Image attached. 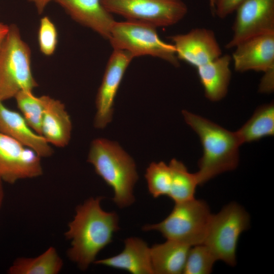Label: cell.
<instances>
[{
	"label": "cell",
	"instance_id": "6da1fadb",
	"mask_svg": "<svg viewBox=\"0 0 274 274\" xmlns=\"http://www.w3.org/2000/svg\"><path fill=\"white\" fill-rule=\"evenodd\" d=\"M103 198L91 197L77 206L64 233L66 239L71 241L67 257L82 270L94 263L99 252L112 242L114 233L120 229L117 213L102 209Z\"/></svg>",
	"mask_w": 274,
	"mask_h": 274
},
{
	"label": "cell",
	"instance_id": "7a4b0ae2",
	"mask_svg": "<svg viewBox=\"0 0 274 274\" xmlns=\"http://www.w3.org/2000/svg\"><path fill=\"white\" fill-rule=\"evenodd\" d=\"M182 114L186 123L198 136L202 155L195 173L199 185L217 176L234 170L239 163V149L242 145L236 132L187 110Z\"/></svg>",
	"mask_w": 274,
	"mask_h": 274
},
{
	"label": "cell",
	"instance_id": "3957f363",
	"mask_svg": "<svg viewBox=\"0 0 274 274\" xmlns=\"http://www.w3.org/2000/svg\"><path fill=\"white\" fill-rule=\"evenodd\" d=\"M87 161L113 189V200L119 208L127 207L134 202L133 187L139 178L135 164L118 143L104 138L94 139Z\"/></svg>",
	"mask_w": 274,
	"mask_h": 274
},
{
	"label": "cell",
	"instance_id": "277c9868",
	"mask_svg": "<svg viewBox=\"0 0 274 274\" xmlns=\"http://www.w3.org/2000/svg\"><path fill=\"white\" fill-rule=\"evenodd\" d=\"M38 86L31 72L30 49L12 24L0 48V100L14 98L19 91H32Z\"/></svg>",
	"mask_w": 274,
	"mask_h": 274
},
{
	"label": "cell",
	"instance_id": "5b68a950",
	"mask_svg": "<svg viewBox=\"0 0 274 274\" xmlns=\"http://www.w3.org/2000/svg\"><path fill=\"white\" fill-rule=\"evenodd\" d=\"M212 215L207 203L194 198L175 203L164 220L145 225L143 230L157 231L166 239L192 247L203 243Z\"/></svg>",
	"mask_w": 274,
	"mask_h": 274
},
{
	"label": "cell",
	"instance_id": "8992f818",
	"mask_svg": "<svg viewBox=\"0 0 274 274\" xmlns=\"http://www.w3.org/2000/svg\"><path fill=\"white\" fill-rule=\"evenodd\" d=\"M113 49L126 51L135 57L149 55L179 66L174 46L162 41L156 27L135 20H126L113 24L108 39Z\"/></svg>",
	"mask_w": 274,
	"mask_h": 274
},
{
	"label": "cell",
	"instance_id": "52a82bcc",
	"mask_svg": "<svg viewBox=\"0 0 274 274\" xmlns=\"http://www.w3.org/2000/svg\"><path fill=\"white\" fill-rule=\"evenodd\" d=\"M250 223V216L244 208L237 203H230L212 214L203 244L217 261L233 266L236 263L239 237L248 229Z\"/></svg>",
	"mask_w": 274,
	"mask_h": 274
},
{
	"label": "cell",
	"instance_id": "ba28073f",
	"mask_svg": "<svg viewBox=\"0 0 274 274\" xmlns=\"http://www.w3.org/2000/svg\"><path fill=\"white\" fill-rule=\"evenodd\" d=\"M101 3L112 14L156 27L174 25L188 12L187 6L182 0H101Z\"/></svg>",
	"mask_w": 274,
	"mask_h": 274
},
{
	"label": "cell",
	"instance_id": "9c48e42d",
	"mask_svg": "<svg viewBox=\"0 0 274 274\" xmlns=\"http://www.w3.org/2000/svg\"><path fill=\"white\" fill-rule=\"evenodd\" d=\"M235 12L232 36L226 48L233 49L249 38L274 32V0H244Z\"/></svg>",
	"mask_w": 274,
	"mask_h": 274
},
{
	"label": "cell",
	"instance_id": "30bf717a",
	"mask_svg": "<svg viewBox=\"0 0 274 274\" xmlns=\"http://www.w3.org/2000/svg\"><path fill=\"white\" fill-rule=\"evenodd\" d=\"M41 158L33 150L0 132V179L9 184L43 175Z\"/></svg>",
	"mask_w": 274,
	"mask_h": 274
},
{
	"label": "cell",
	"instance_id": "8fae6325",
	"mask_svg": "<svg viewBox=\"0 0 274 274\" xmlns=\"http://www.w3.org/2000/svg\"><path fill=\"white\" fill-rule=\"evenodd\" d=\"M133 58L126 51L113 49L96 97L95 128L103 129L112 121L115 97L125 71Z\"/></svg>",
	"mask_w": 274,
	"mask_h": 274
},
{
	"label": "cell",
	"instance_id": "7c38bea8",
	"mask_svg": "<svg viewBox=\"0 0 274 274\" xmlns=\"http://www.w3.org/2000/svg\"><path fill=\"white\" fill-rule=\"evenodd\" d=\"M170 39L178 59L196 68L222 55L215 34L210 29L195 28Z\"/></svg>",
	"mask_w": 274,
	"mask_h": 274
},
{
	"label": "cell",
	"instance_id": "4fadbf2b",
	"mask_svg": "<svg viewBox=\"0 0 274 274\" xmlns=\"http://www.w3.org/2000/svg\"><path fill=\"white\" fill-rule=\"evenodd\" d=\"M231 59L234 70L265 72L274 67V32L245 40L234 48Z\"/></svg>",
	"mask_w": 274,
	"mask_h": 274
},
{
	"label": "cell",
	"instance_id": "5bb4252c",
	"mask_svg": "<svg viewBox=\"0 0 274 274\" xmlns=\"http://www.w3.org/2000/svg\"><path fill=\"white\" fill-rule=\"evenodd\" d=\"M0 132L31 149L41 158L49 157L54 153L51 145L28 125L23 116L9 109L1 100Z\"/></svg>",
	"mask_w": 274,
	"mask_h": 274
},
{
	"label": "cell",
	"instance_id": "9a60e30c",
	"mask_svg": "<svg viewBox=\"0 0 274 274\" xmlns=\"http://www.w3.org/2000/svg\"><path fill=\"white\" fill-rule=\"evenodd\" d=\"M53 1L62 7L75 21L108 39L115 20L102 6L101 0Z\"/></svg>",
	"mask_w": 274,
	"mask_h": 274
},
{
	"label": "cell",
	"instance_id": "2e32d148",
	"mask_svg": "<svg viewBox=\"0 0 274 274\" xmlns=\"http://www.w3.org/2000/svg\"><path fill=\"white\" fill-rule=\"evenodd\" d=\"M94 263L126 270L132 274H153L150 248L143 239L131 237L124 241V248L119 254Z\"/></svg>",
	"mask_w": 274,
	"mask_h": 274
},
{
	"label": "cell",
	"instance_id": "e0dca14e",
	"mask_svg": "<svg viewBox=\"0 0 274 274\" xmlns=\"http://www.w3.org/2000/svg\"><path fill=\"white\" fill-rule=\"evenodd\" d=\"M72 130V121L64 104L49 96L43 116L41 135L50 145L63 148L68 144Z\"/></svg>",
	"mask_w": 274,
	"mask_h": 274
},
{
	"label": "cell",
	"instance_id": "ac0fdd59",
	"mask_svg": "<svg viewBox=\"0 0 274 274\" xmlns=\"http://www.w3.org/2000/svg\"><path fill=\"white\" fill-rule=\"evenodd\" d=\"M231 60L229 55H222L196 68L205 96L210 101H219L226 95L231 77Z\"/></svg>",
	"mask_w": 274,
	"mask_h": 274
},
{
	"label": "cell",
	"instance_id": "d6986e66",
	"mask_svg": "<svg viewBox=\"0 0 274 274\" xmlns=\"http://www.w3.org/2000/svg\"><path fill=\"white\" fill-rule=\"evenodd\" d=\"M191 247L175 241L168 240L150 248L153 273H183L189 249Z\"/></svg>",
	"mask_w": 274,
	"mask_h": 274
},
{
	"label": "cell",
	"instance_id": "ffe728a7",
	"mask_svg": "<svg viewBox=\"0 0 274 274\" xmlns=\"http://www.w3.org/2000/svg\"><path fill=\"white\" fill-rule=\"evenodd\" d=\"M241 143H251L274 134V104H264L256 109L251 117L235 131Z\"/></svg>",
	"mask_w": 274,
	"mask_h": 274
},
{
	"label": "cell",
	"instance_id": "44dd1931",
	"mask_svg": "<svg viewBox=\"0 0 274 274\" xmlns=\"http://www.w3.org/2000/svg\"><path fill=\"white\" fill-rule=\"evenodd\" d=\"M63 262L56 249L49 247L34 258L20 257L14 260L8 270L10 274H57Z\"/></svg>",
	"mask_w": 274,
	"mask_h": 274
},
{
	"label": "cell",
	"instance_id": "7402d4cb",
	"mask_svg": "<svg viewBox=\"0 0 274 274\" xmlns=\"http://www.w3.org/2000/svg\"><path fill=\"white\" fill-rule=\"evenodd\" d=\"M168 165L172 172V182L168 196L175 203L194 198L199 185L195 173H190L182 162L175 158L172 159Z\"/></svg>",
	"mask_w": 274,
	"mask_h": 274
},
{
	"label": "cell",
	"instance_id": "603a6c76",
	"mask_svg": "<svg viewBox=\"0 0 274 274\" xmlns=\"http://www.w3.org/2000/svg\"><path fill=\"white\" fill-rule=\"evenodd\" d=\"M49 97L45 95L36 96L32 91L29 90H21L14 97L27 123L40 135L43 116Z\"/></svg>",
	"mask_w": 274,
	"mask_h": 274
},
{
	"label": "cell",
	"instance_id": "cb8c5ba5",
	"mask_svg": "<svg viewBox=\"0 0 274 274\" xmlns=\"http://www.w3.org/2000/svg\"><path fill=\"white\" fill-rule=\"evenodd\" d=\"M148 191L154 198L168 196L171 185L172 172L169 165L163 161L152 162L145 175Z\"/></svg>",
	"mask_w": 274,
	"mask_h": 274
},
{
	"label": "cell",
	"instance_id": "d4e9b609",
	"mask_svg": "<svg viewBox=\"0 0 274 274\" xmlns=\"http://www.w3.org/2000/svg\"><path fill=\"white\" fill-rule=\"evenodd\" d=\"M216 261L206 245L202 244L193 246L188 252L183 273H210Z\"/></svg>",
	"mask_w": 274,
	"mask_h": 274
},
{
	"label": "cell",
	"instance_id": "484cf974",
	"mask_svg": "<svg viewBox=\"0 0 274 274\" xmlns=\"http://www.w3.org/2000/svg\"><path fill=\"white\" fill-rule=\"evenodd\" d=\"M38 39L41 52L46 56L52 55L57 44V31L55 25L47 16L40 20Z\"/></svg>",
	"mask_w": 274,
	"mask_h": 274
},
{
	"label": "cell",
	"instance_id": "4316f807",
	"mask_svg": "<svg viewBox=\"0 0 274 274\" xmlns=\"http://www.w3.org/2000/svg\"><path fill=\"white\" fill-rule=\"evenodd\" d=\"M244 0H210L211 10L220 19H224L234 12Z\"/></svg>",
	"mask_w": 274,
	"mask_h": 274
},
{
	"label": "cell",
	"instance_id": "83f0119b",
	"mask_svg": "<svg viewBox=\"0 0 274 274\" xmlns=\"http://www.w3.org/2000/svg\"><path fill=\"white\" fill-rule=\"evenodd\" d=\"M274 89V67L264 72L259 86L261 93H271Z\"/></svg>",
	"mask_w": 274,
	"mask_h": 274
},
{
	"label": "cell",
	"instance_id": "f1b7e54d",
	"mask_svg": "<svg viewBox=\"0 0 274 274\" xmlns=\"http://www.w3.org/2000/svg\"><path fill=\"white\" fill-rule=\"evenodd\" d=\"M32 3L36 7L39 14H42L48 3L53 0H28Z\"/></svg>",
	"mask_w": 274,
	"mask_h": 274
},
{
	"label": "cell",
	"instance_id": "f546056e",
	"mask_svg": "<svg viewBox=\"0 0 274 274\" xmlns=\"http://www.w3.org/2000/svg\"><path fill=\"white\" fill-rule=\"evenodd\" d=\"M9 26L0 22V48L8 32Z\"/></svg>",
	"mask_w": 274,
	"mask_h": 274
},
{
	"label": "cell",
	"instance_id": "4dcf8cb0",
	"mask_svg": "<svg viewBox=\"0 0 274 274\" xmlns=\"http://www.w3.org/2000/svg\"><path fill=\"white\" fill-rule=\"evenodd\" d=\"M3 182L0 179V210L2 208L4 198V191Z\"/></svg>",
	"mask_w": 274,
	"mask_h": 274
}]
</instances>
